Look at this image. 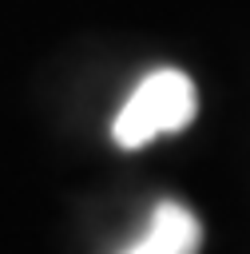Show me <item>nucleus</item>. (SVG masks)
I'll return each instance as SVG.
<instances>
[{"instance_id": "f257e3e1", "label": "nucleus", "mask_w": 250, "mask_h": 254, "mask_svg": "<svg viewBox=\"0 0 250 254\" xmlns=\"http://www.w3.org/2000/svg\"><path fill=\"white\" fill-rule=\"evenodd\" d=\"M194 111H198V95H194L190 75L179 67H159L119 107V115L111 123V139L119 147L135 151V147H147L155 135L183 131L194 119Z\"/></svg>"}, {"instance_id": "7ed1b4c3", "label": "nucleus", "mask_w": 250, "mask_h": 254, "mask_svg": "<svg viewBox=\"0 0 250 254\" xmlns=\"http://www.w3.org/2000/svg\"><path fill=\"white\" fill-rule=\"evenodd\" d=\"M123 254H155V250H151V246H147V242H135V246H127V250H123Z\"/></svg>"}, {"instance_id": "f03ea898", "label": "nucleus", "mask_w": 250, "mask_h": 254, "mask_svg": "<svg viewBox=\"0 0 250 254\" xmlns=\"http://www.w3.org/2000/svg\"><path fill=\"white\" fill-rule=\"evenodd\" d=\"M139 242H147L155 254H198L202 226L183 202H159L151 214V226Z\"/></svg>"}]
</instances>
